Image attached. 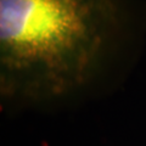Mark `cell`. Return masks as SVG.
<instances>
[{
    "label": "cell",
    "mask_w": 146,
    "mask_h": 146,
    "mask_svg": "<svg viewBox=\"0 0 146 146\" xmlns=\"http://www.w3.org/2000/svg\"><path fill=\"white\" fill-rule=\"evenodd\" d=\"M125 22L124 0H0L1 94L38 101L83 88Z\"/></svg>",
    "instance_id": "1"
}]
</instances>
